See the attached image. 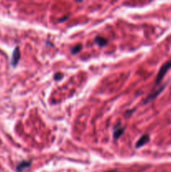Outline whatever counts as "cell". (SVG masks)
I'll use <instances>...</instances> for the list:
<instances>
[{
  "label": "cell",
  "mask_w": 171,
  "mask_h": 172,
  "mask_svg": "<svg viewBox=\"0 0 171 172\" xmlns=\"http://www.w3.org/2000/svg\"><path fill=\"white\" fill-rule=\"evenodd\" d=\"M149 141V135H143L142 137L140 138L137 141V143H136V148H140V147L143 146L144 144L148 143Z\"/></svg>",
  "instance_id": "6"
},
{
  "label": "cell",
  "mask_w": 171,
  "mask_h": 172,
  "mask_svg": "<svg viewBox=\"0 0 171 172\" xmlns=\"http://www.w3.org/2000/svg\"><path fill=\"white\" fill-rule=\"evenodd\" d=\"M106 172H117L116 170H108V171H106Z\"/></svg>",
  "instance_id": "11"
},
{
  "label": "cell",
  "mask_w": 171,
  "mask_h": 172,
  "mask_svg": "<svg viewBox=\"0 0 171 172\" xmlns=\"http://www.w3.org/2000/svg\"><path fill=\"white\" fill-rule=\"evenodd\" d=\"M95 42L99 46H104L107 44V40L106 38L103 37V36H97V37L95 38Z\"/></svg>",
  "instance_id": "7"
},
{
  "label": "cell",
  "mask_w": 171,
  "mask_h": 172,
  "mask_svg": "<svg viewBox=\"0 0 171 172\" xmlns=\"http://www.w3.org/2000/svg\"><path fill=\"white\" fill-rule=\"evenodd\" d=\"M20 56H21V55H20V47H19V46H16V47L14 48V51H13V55H12L11 59V64L14 67H15V66L18 65V63H19V61H20Z\"/></svg>",
  "instance_id": "2"
},
{
  "label": "cell",
  "mask_w": 171,
  "mask_h": 172,
  "mask_svg": "<svg viewBox=\"0 0 171 172\" xmlns=\"http://www.w3.org/2000/svg\"><path fill=\"white\" fill-rule=\"evenodd\" d=\"M169 69H171V60H169L161 66V68H160V70L158 72V75H157L156 80H155L156 85H159L161 82V81L163 80V78L164 77V76Z\"/></svg>",
  "instance_id": "1"
},
{
  "label": "cell",
  "mask_w": 171,
  "mask_h": 172,
  "mask_svg": "<svg viewBox=\"0 0 171 172\" xmlns=\"http://www.w3.org/2000/svg\"><path fill=\"white\" fill-rule=\"evenodd\" d=\"M81 49H82V46L81 45H77V46H75L73 49L71 50V53L74 55L77 54V53H79L81 51Z\"/></svg>",
  "instance_id": "8"
},
{
  "label": "cell",
  "mask_w": 171,
  "mask_h": 172,
  "mask_svg": "<svg viewBox=\"0 0 171 172\" xmlns=\"http://www.w3.org/2000/svg\"><path fill=\"white\" fill-rule=\"evenodd\" d=\"M63 77V75L61 73H56L55 76V80H60Z\"/></svg>",
  "instance_id": "9"
},
{
  "label": "cell",
  "mask_w": 171,
  "mask_h": 172,
  "mask_svg": "<svg viewBox=\"0 0 171 172\" xmlns=\"http://www.w3.org/2000/svg\"><path fill=\"white\" fill-rule=\"evenodd\" d=\"M31 165V161H21L20 163H19L16 166V171L17 172H22L24 170L29 168V166Z\"/></svg>",
  "instance_id": "4"
},
{
  "label": "cell",
  "mask_w": 171,
  "mask_h": 172,
  "mask_svg": "<svg viewBox=\"0 0 171 172\" xmlns=\"http://www.w3.org/2000/svg\"><path fill=\"white\" fill-rule=\"evenodd\" d=\"M67 19H68V17L62 18V19H60V20H59V22H60V23H61V22H63V21H65V20H67Z\"/></svg>",
  "instance_id": "10"
},
{
  "label": "cell",
  "mask_w": 171,
  "mask_h": 172,
  "mask_svg": "<svg viewBox=\"0 0 171 172\" xmlns=\"http://www.w3.org/2000/svg\"><path fill=\"white\" fill-rule=\"evenodd\" d=\"M166 85L164 84V85H163V86H160L159 88L157 89V90H155V91H154L153 92H151L150 94L148 95V97L147 98H146V100L144 101V103H149V102H151V101H153L154 99H155V98L159 96V95L162 92V91L164 89V86H165Z\"/></svg>",
  "instance_id": "3"
},
{
  "label": "cell",
  "mask_w": 171,
  "mask_h": 172,
  "mask_svg": "<svg viewBox=\"0 0 171 172\" xmlns=\"http://www.w3.org/2000/svg\"><path fill=\"white\" fill-rule=\"evenodd\" d=\"M124 132V128L121 126V124H117L114 128V133H113V137L115 139H117L118 138H120L122 136V135Z\"/></svg>",
  "instance_id": "5"
}]
</instances>
